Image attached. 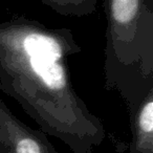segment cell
<instances>
[{
  "label": "cell",
  "instance_id": "cell-5",
  "mask_svg": "<svg viewBox=\"0 0 153 153\" xmlns=\"http://www.w3.org/2000/svg\"><path fill=\"white\" fill-rule=\"evenodd\" d=\"M99 0H41L43 4L51 7L62 16L85 17L94 13Z\"/></svg>",
  "mask_w": 153,
  "mask_h": 153
},
{
  "label": "cell",
  "instance_id": "cell-1",
  "mask_svg": "<svg viewBox=\"0 0 153 153\" xmlns=\"http://www.w3.org/2000/svg\"><path fill=\"white\" fill-rule=\"evenodd\" d=\"M80 51L67 27L25 17L0 22V90L72 153H91L106 131L72 86L67 60Z\"/></svg>",
  "mask_w": 153,
  "mask_h": 153
},
{
  "label": "cell",
  "instance_id": "cell-3",
  "mask_svg": "<svg viewBox=\"0 0 153 153\" xmlns=\"http://www.w3.org/2000/svg\"><path fill=\"white\" fill-rule=\"evenodd\" d=\"M0 153H58L46 133L20 121L0 100Z\"/></svg>",
  "mask_w": 153,
  "mask_h": 153
},
{
  "label": "cell",
  "instance_id": "cell-4",
  "mask_svg": "<svg viewBox=\"0 0 153 153\" xmlns=\"http://www.w3.org/2000/svg\"><path fill=\"white\" fill-rule=\"evenodd\" d=\"M127 109L132 134L129 153H153V89Z\"/></svg>",
  "mask_w": 153,
  "mask_h": 153
},
{
  "label": "cell",
  "instance_id": "cell-2",
  "mask_svg": "<svg viewBox=\"0 0 153 153\" xmlns=\"http://www.w3.org/2000/svg\"><path fill=\"white\" fill-rule=\"evenodd\" d=\"M105 88L127 108L153 89V0H103Z\"/></svg>",
  "mask_w": 153,
  "mask_h": 153
}]
</instances>
